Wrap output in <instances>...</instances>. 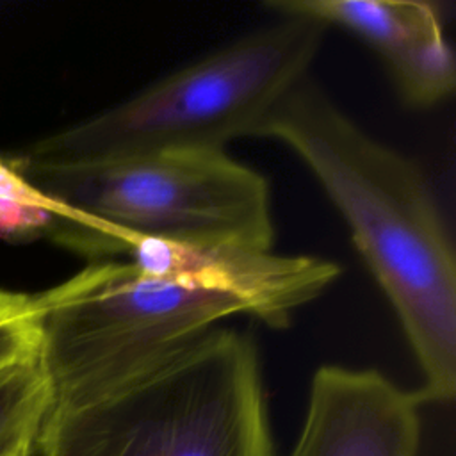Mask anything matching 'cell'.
<instances>
[{
    "label": "cell",
    "instance_id": "obj_8",
    "mask_svg": "<svg viewBox=\"0 0 456 456\" xmlns=\"http://www.w3.org/2000/svg\"><path fill=\"white\" fill-rule=\"evenodd\" d=\"M280 16H308L353 32L385 62L403 103L428 105L456 78L436 4L419 0H269Z\"/></svg>",
    "mask_w": 456,
    "mask_h": 456
},
{
    "label": "cell",
    "instance_id": "obj_2",
    "mask_svg": "<svg viewBox=\"0 0 456 456\" xmlns=\"http://www.w3.org/2000/svg\"><path fill=\"white\" fill-rule=\"evenodd\" d=\"M9 160L53 205L46 237L89 262L118 258L121 237L273 248L269 185L224 150L93 164Z\"/></svg>",
    "mask_w": 456,
    "mask_h": 456
},
{
    "label": "cell",
    "instance_id": "obj_4",
    "mask_svg": "<svg viewBox=\"0 0 456 456\" xmlns=\"http://www.w3.org/2000/svg\"><path fill=\"white\" fill-rule=\"evenodd\" d=\"M36 456H274L253 338L219 326L107 397L50 408Z\"/></svg>",
    "mask_w": 456,
    "mask_h": 456
},
{
    "label": "cell",
    "instance_id": "obj_11",
    "mask_svg": "<svg viewBox=\"0 0 456 456\" xmlns=\"http://www.w3.org/2000/svg\"><path fill=\"white\" fill-rule=\"evenodd\" d=\"M53 216L52 205L0 200V239L27 242L46 237Z\"/></svg>",
    "mask_w": 456,
    "mask_h": 456
},
{
    "label": "cell",
    "instance_id": "obj_6",
    "mask_svg": "<svg viewBox=\"0 0 456 456\" xmlns=\"http://www.w3.org/2000/svg\"><path fill=\"white\" fill-rule=\"evenodd\" d=\"M116 255L142 273L228 296L246 308V315L271 328H285L299 306L321 296L340 274L335 262L321 256L240 244L121 237Z\"/></svg>",
    "mask_w": 456,
    "mask_h": 456
},
{
    "label": "cell",
    "instance_id": "obj_3",
    "mask_svg": "<svg viewBox=\"0 0 456 456\" xmlns=\"http://www.w3.org/2000/svg\"><path fill=\"white\" fill-rule=\"evenodd\" d=\"M328 28L315 18L280 16L20 155L45 164H93L169 150H224L228 141L253 135L308 77Z\"/></svg>",
    "mask_w": 456,
    "mask_h": 456
},
{
    "label": "cell",
    "instance_id": "obj_13",
    "mask_svg": "<svg viewBox=\"0 0 456 456\" xmlns=\"http://www.w3.org/2000/svg\"><path fill=\"white\" fill-rule=\"evenodd\" d=\"M34 456H36V454H34Z\"/></svg>",
    "mask_w": 456,
    "mask_h": 456
},
{
    "label": "cell",
    "instance_id": "obj_7",
    "mask_svg": "<svg viewBox=\"0 0 456 456\" xmlns=\"http://www.w3.org/2000/svg\"><path fill=\"white\" fill-rule=\"evenodd\" d=\"M420 406L376 369L321 365L289 456H419Z\"/></svg>",
    "mask_w": 456,
    "mask_h": 456
},
{
    "label": "cell",
    "instance_id": "obj_5",
    "mask_svg": "<svg viewBox=\"0 0 456 456\" xmlns=\"http://www.w3.org/2000/svg\"><path fill=\"white\" fill-rule=\"evenodd\" d=\"M50 408L107 397L164 367L246 308L219 292L153 276L132 262H89L32 294Z\"/></svg>",
    "mask_w": 456,
    "mask_h": 456
},
{
    "label": "cell",
    "instance_id": "obj_10",
    "mask_svg": "<svg viewBox=\"0 0 456 456\" xmlns=\"http://www.w3.org/2000/svg\"><path fill=\"white\" fill-rule=\"evenodd\" d=\"M34 356H39L34 297L0 289V369Z\"/></svg>",
    "mask_w": 456,
    "mask_h": 456
},
{
    "label": "cell",
    "instance_id": "obj_12",
    "mask_svg": "<svg viewBox=\"0 0 456 456\" xmlns=\"http://www.w3.org/2000/svg\"><path fill=\"white\" fill-rule=\"evenodd\" d=\"M0 200L34 205H52L48 198H45L39 191H36L18 175L9 157H0Z\"/></svg>",
    "mask_w": 456,
    "mask_h": 456
},
{
    "label": "cell",
    "instance_id": "obj_1",
    "mask_svg": "<svg viewBox=\"0 0 456 456\" xmlns=\"http://www.w3.org/2000/svg\"><path fill=\"white\" fill-rule=\"evenodd\" d=\"M253 135L287 144L346 221L353 244L392 305L422 370L420 403L456 392V260L420 166L358 126L308 77Z\"/></svg>",
    "mask_w": 456,
    "mask_h": 456
},
{
    "label": "cell",
    "instance_id": "obj_9",
    "mask_svg": "<svg viewBox=\"0 0 456 456\" xmlns=\"http://www.w3.org/2000/svg\"><path fill=\"white\" fill-rule=\"evenodd\" d=\"M52 406L39 356L0 369V456H34Z\"/></svg>",
    "mask_w": 456,
    "mask_h": 456
}]
</instances>
